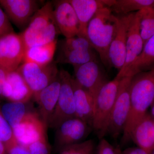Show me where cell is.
Masks as SVG:
<instances>
[{"label": "cell", "instance_id": "obj_4", "mask_svg": "<svg viewBox=\"0 0 154 154\" xmlns=\"http://www.w3.org/2000/svg\"><path fill=\"white\" fill-rule=\"evenodd\" d=\"M121 79L116 77L112 81L107 82L94 98L92 129L99 140L104 138L107 134L110 114L118 94Z\"/></svg>", "mask_w": 154, "mask_h": 154}, {"label": "cell", "instance_id": "obj_37", "mask_svg": "<svg viewBox=\"0 0 154 154\" xmlns=\"http://www.w3.org/2000/svg\"><path fill=\"white\" fill-rule=\"evenodd\" d=\"M118 154H123V152L121 151L119 148H118Z\"/></svg>", "mask_w": 154, "mask_h": 154}, {"label": "cell", "instance_id": "obj_24", "mask_svg": "<svg viewBox=\"0 0 154 154\" xmlns=\"http://www.w3.org/2000/svg\"><path fill=\"white\" fill-rule=\"evenodd\" d=\"M147 8H154V0H115L110 8L113 13L120 15Z\"/></svg>", "mask_w": 154, "mask_h": 154}, {"label": "cell", "instance_id": "obj_7", "mask_svg": "<svg viewBox=\"0 0 154 154\" xmlns=\"http://www.w3.org/2000/svg\"><path fill=\"white\" fill-rule=\"evenodd\" d=\"M17 70L22 75L33 94L49 85L59 74L55 64L52 62L45 66L23 63Z\"/></svg>", "mask_w": 154, "mask_h": 154}, {"label": "cell", "instance_id": "obj_6", "mask_svg": "<svg viewBox=\"0 0 154 154\" xmlns=\"http://www.w3.org/2000/svg\"><path fill=\"white\" fill-rule=\"evenodd\" d=\"M59 76L61 82L59 96L48 125L55 129L67 119L76 117L72 76L64 69L60 71Z\"/></svg>", "mask_w": 154, "mask_h": 154}, {"label": "cell", "instance_id": "obj_33", "mask_svg": "<svg viewBox=\"0 0 154 154\" xmlns=\"http://www.w3.org/2000/svg\"><path fill=\"white\" fill-rule=\"evenodd\" d=\"M9 72L4 68L0 67V96H2L3 87Z\"/></svg>", "mask_w": 154, "mask_h": 154}, {"label": "cell", "instance_id": "obj_9", "mask_svg": "<svg viewBox=\"0 0 154 154\" xmlns=\"http://www.w3.org/2000/svg\"><path fill=\"white\" fill-rule=\"evenodd\" d=\"M25 48L20 33L13 32L0 38V67L16 70L23 62Z\"/></svg>", "mask_w": 154, "mask_h": 154}, {"label": "cell", "instance_id": "obj_22", "mask_svg": "<svg viewBox=\"0 0 154 154\" xmlns=\"http://www.w3.org/2000/svg\"><path fill=\"white\" fill-rule=\"evenodd\" d=\"M154 69V36L144 45L140 54L127 71L124 77H132L138 73Z\"/></svg>", "mask_w": 154, "mask_h": 154}, {"label": "cell", "instance_id": "obj_3", "mask_svg": "<svg viewBox=\"0 0 154 154\" xmlns=\"http://www.w3.org/2000/svg\"><path fill=\"white\" fill-rule=\"evenodd\" d=\"M60 33L54 16V6L51 2H47L35 13L20 34L26 48L51 43L57 40Z\"/></svg>", "mask_w": 154, "mask_h": 154}, {"label": "cell", "instance_id": "obj_30", "mask_svg": "<svg viewBox=\"0 0 154 154\" xmlns=\"http://www.w3.org/2000/svg\"><path fill=\"white\" fill-rule=\"evenodd\" d=\"M28 154H49L50 148L47 139L25 145Z\"/></svg>", "mask_w": 154, "mask_h": 154}, {"label": "cell", "instance_id": "obj_17", "mask_svg": "<svg viewBox=\"0 0 154 154\" xmlns=\"http://www.w3.org/2000/svg\"><path fill=\"white\" fill-rule=\"evenodd\" d=\"M33 95V92L17 70L9 72L3 87L2 96L9 102L26 103Z\"/></svg>", "mask_w": 154, "mask_h": 154}, {"label": "cell", "instance_id": "obj_1", "mask_svg": "<svg viewBox=\"0 0 154 154\" xmlns=\"http://www.w3.org/2000/svg\"><path fill=\"white\" fill-rule=\"evenodd\" d=\"M130 109L124 131L123 143L131 140V134L138 122L147 113L154 100V69L132 77L129 87Z\"/></svg>", "mask_w": 154, "mask_h": 154}, {"label": "cell", "instance_id": "obj_35", "mask_svg": "<svg viewBox=\"0 0 154 154\" xmlns=\"http://www.w3.org/2000/svg\"><path fill=\"white\" fill-rule=\"evenodd\" d=\"M0 154H8L4 144L0 141Z\"/></svg>", "mask_w": 154, "mask_h": 154}, {"label": "cell", "instance_id": "obj_5", "mask_svg": "<svg viewBox=\"0 0 154 154\" xmlns=\"http://www.w3.org/2000/svg\"><path fill=\"white\" fill-rule=\"evenodd\" d=\"M132 77H123L119 83L118 94L107 127V133L114 138H117L121 134H123L129 116L130 109L129 87Z\"/></svg>", "mask_w": 154, "mask_h": 154}, {"label": "cell", "instance_id": "obj_18", "mask_svg": "<svg viewBox=\"0 0 154 154\" xmlns=\"http://www.w3.org/2000/svg\"><path fill=\"white\" fill-rule=\"evenodd\" d=\"M72 6L79 22V36L87 38V28L97 11L107 7V1L104 0H68Z\"/></svg>", "mask_w": 154, "mask_h": 154}, {"label": "cell", "instance_id": "obj_29", "mask_svg": "<svg viewBox=\"0 0 154 154\" xmlns=\"http://www.w3.org/2000/svg\"><path fill=\"white\" fill-rule=\"evenodd\" d=\"M0 141L5 147L17 142L14 131L10 125L3 116L0 110Z\"/></svg>", "mask_w": 154, "mask_h": 154}, {"label": "cell", "instance_id": "obj_13", "mask_svg": "<svg viewBox=\"0 0 154 154\" xmlns=\"http://www.w3.org/2000/svg\"><path fill=\"white\" fill-rule=\"evenodd\" d=\"M75 80L91 93L94 99L102 86L108 81L99 66L98 61L74 66Z\"/></svg>", "mask_w": 154, "mask_h": 154}, {"label": "cell", "instance_id": "obj_16", "mask_svg": "<svg viewBox=\"0 0 154 154\" xmlns=\"http://www.w3.org/2000/svg\"><path fill=\"white\" fill-rule=\"evenodd\" d=\"M60 86L59 74L55 79L49 85L33 94V97L38 104L39 115L47 127L57 104Z\"/></svg>", "mask_w": 154, "mask_h": 154}, {"label": "cell", "instance_id": "obj_26", "mask_svg": "<svg viewBox=\"0 0 154 154\" xmlns=\"http://www.w3.org/2000/svg\"><path fill=\"white\" fill-rule=\"evenodd\" d=\"M139 14L140 34L144 45L154 36V8L143 9Z\"/></svg>", "mask_w": 154, "mask_h": 154}, {"label": "cell", "instance_id": "obj_31", "mask_svg": "<svg viewBox=\"0 0 154 154\" xmlns=\"http://www.w3.org/2000/svg\"><path fill=\"white\" fill-rule=\"evenodd\" d=\"M14 32L11 21L5 11L0 7V38Z\"/></svg>", "mask_w": 154, "mask_h": 154}, {"label": "cell", "instance_id": "obj_12", "mask_svg": "<svg viewBox=\"0 0 154 154\" xmlns=\"http://www.w3.org/2000/svg\"><path fill=\"white\" fill-rule=\"evenodd\" d=\"M92 129L89 125L78 117L63 122L57 128L56 143L59 149L83 142Z\"/></svg>", "mask_w": 154, "mask_h": 154}, {"label": "cell", "instance_id": "obj_28", "mask_svg": "<svg viewBox=\"0 0 154 154\" xmlns=\"http://www.w3.org/2000/svg\"><path fill=\"white\" fill-rule=\"evenodd\" d=\"M60 47V50L91 51L94 49L88 38L79 36L65 38L61 41Z\"/></svg>", "mask_w": 154, "mask_h": 154}, {"label": "cell", "instance_id": "obj_2", "mask_svg": "<svg viewBox=\"0 0 154 154\" xmlns=\"http://www.w3.org/2000/svg\"><path fill=\"white\" fill-rule=\"evenodd\" d=\"M118 21V17L113 15L110 8L105 7L97 11L87 28V38L106 66H110L108 53Z\"/></svg>", "mask_w": 154, "mask_h": 154}, {"label": "cell", "instance_id": "obj_11", "mask_svg": "<svg viewBox=\"0 0 154 154\" xmlns=\"http://www.w3.org/2000/svg\"><path fill=\"white\" fill-rule=\"evenodd\" d=\"M143 46L140 27L139 11L130 13L127 36L126 57L124 65L119 71L116 77L121 79L124 77L130 66L140 54Z\"/></svg>", "mask_w": 154, "mask_h": 154}, {"label": "cell", "instance_id": "obj_25", "mask_svg": "<svg viewBox=\"0 0 154 154\" xmlns=\"http://www.w3.org/2000/svg\"><path fill=\"white\" fill-rule=\"evenodd\" d=\"M25 104L9 102L4 104L0 108L1 113L12 128L18 124L28 112Z\"/></svg>", "mask_w": 154, "mask_h": 154}, {"label": "cell", "instance_id": "obj_27", "mask_svg": "<svg viewBox=\"0 0 154 154\" xmlns=\"http://www.w3.org/2000/svg\"><path fill=\"white\" fill-rule=\"evenodd\" d=\"M96 147L94 141L88 140L64 147L58 154H94Z\"/></svg>", "mask_w": 154, "mask_h": 154}, {"label": "cell", "instance_id": "obj_32", "mask_svg": "<svg viewBox=\"0 0 154 154\" xmlns=\"http://www.w3.org/2000/svg\"><path fill=\"white\" fill-rule=\"evenodd\" d=\"M99 140L94 154H118V148H115L104 138Z\"/></svg>", "mask_w": 154, "mask_h": 154}, {"label": "cell", "instance_id": "obj_10", "mask_svg": "<svg viewBox=\"0 0 154 154\" xmlns=\"http://www.w3.org/2000/svg\"><path fill=\"white\" fill-rule=\"evenodd\" d=\"M0 5L10 21L23 30L40 8L35 0H1Z\"/></svg>", "mask_w": 154, "mask_h": 154}, {"label": "cell", "instance_id": "obj_23", "mask_svg": "<svg viewBox=\"0 0 154 154\" xmlns=\"http://www.w3.org/2000/svg\"><path fill=\"white\" fill-rule=\"evenodd\" d=\"M57 60L59 62L70 64L73 66L92 61H98L94 50L85 51L75 50H60Z\"/></svg>", "mask_w": 154, "mask_h": 154}, {"label": "cell", "instance_id": "obj_34", "mask_svg": "<svg viewBox=\"0 0 154 154\" xmlns=\"http://www.w3.org/2000/svg\"><path fill=\"white\" fill-rule=\"evenodd\" d=\"M123 154H149L139 147H131L126 149L122 152Z\"/></svg>", "mask_w": 154, "mask_h": 154}, {"label": "cell", "instance_id": "obj_19", "mask_svg": "<svg viewBox=\"0 0 154 154\" xmlns=\"http://www.w3.org/2000/svg\"><path fill=\"white\" fill-rule=\"evenodd\" d=\"M72 83L76 117L85 122L92 128L94 116V97L90 92L80 85L72 77Z\"/></svg>", "mask_w": 154, "mask_h": 154}, {"label": "cell", "instance_id": "obj_8", "mask_svg": "<svg viewBox=\"0 0 154 154\" xmlns=\"http://www.w3.org/2000/svg\"><path fill=\"white\" fill-rule=\"evenodd\" d=\"M47 128L39 114L28 111L22 120L12 128L17 142L27 145L46 139Z\"/></svg>", "mask_w": 154, "mask_h": 154}, {"label": "cell", "instance_id": "obj_20", "mask_svg": "<svg viewBox=\"0 0 154 154\" xmlns=\"http://www.w3.org/2000/svg\"><path fill=\"white\" fill-rule=\"evenodd\" d=\"M138 147L151 154L154 149V119L149 113L138 122L131 134Z\"/></svg>", "mask_w": 154, "mask_h": 154}, {"label": "cell", "instance_id": "obj_15", "mask_svg": "<svg viewBox=\"0 0 154 154\" xmlns=\"http://www.w3.org/2000/svg\"><path fill=\"white\" fill-rule=\"evenodd\" d=\"M118 20L117 29L109 48L108 55L110 66L119 71L124 65L126 57L129 14L118 16Z\"/></svg>", "mask_w": 154, "mask_h": 154}, {"label": "cell", "instance_id": "obj_14", "mask_svg": "<svg viewBox=\"0 0 154 154\" xmlns=\"http://www.w3.org/2000/svg\"><path fill=\"white\" fill-rule=\"evenodd\" d=\"M54 16L58 29L66 38L79 35V22L74 9L68 0L55 2Z\"/></svg>", "mask_w": 154, "mask_h": 154}, {"label": "cell", "instance_id": "obj_21", "mask_svg": "<svg viewBox=\"0 0 154 154\" xmlns=\"http://www.w3.org/2000/svg\"><path fill=\"white\" fill-rule=\"evenodd\" d=\"M57 40L48 44L25 48L23 63H32L39 65H47L52 62Z\"/></svg>", "mask_w": 154, "mask_h": 154}, {"label": "cell", "instance_id": "obj_36", "mask_svg": "<svg viewBox=\"0 0 154 154\" xmlns=\"http://www.w3.org/2000/svg\"><path fill=\"white\" fill-rule=\"evenodd\" d=\"M151 116L154 119V100L150 107Z\"/></svg>", "mask_w": 154, "mask_h": 154}, {"label": "cell", "instance_id": "obj_38", "mask_svg": "<svg viewBox=\"0 0 154 154\" xmlns=\"http://www.w3.org/2000/svg\"><path fill=\"white\" fill-rule=\"evenodd\" d=\"M151 154H154V149L153 150V151L152 152Z\"/></svg>", "mask_w": 154, "mask_h": 154}]
</instances>
